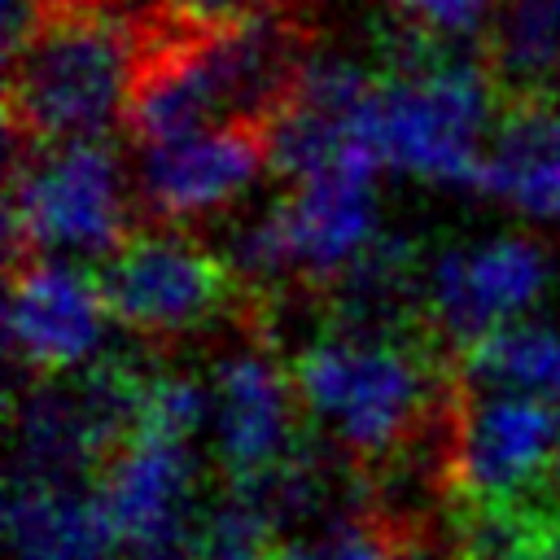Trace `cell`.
<instances>
[{"label": "cell", "instance_id": "cell-1", "mask_svg": "<svg viewBox=\"0 0 560 560\" xmlns=\"http://www.w3.org/2000/svg\"><path fill=\"white\" fill-rule=\"evenodd\" d=\"M315 52V26L298 4L245 26L188 31L166 22L149 0L144 52L122 131L136 149L223 127L276 131Z\"/></svg>", "mask_w": 560, "mask_h": 560}, {"label": "cell", "instance_id": "cell-17", "mask_svg": "<svg viewBox=\"0 0 560 560\" xmlns=\"http://www.w3.org/2000/svg\"><path fill=\"white\" fill-rule=\"evenodd\" d=\"M398 22L442 48H464L472 44L477 52V39L494 13L499 0H389Z\"/></svg>", "mask_w": 560, "mask_h": 560}, {"label": "cell", "instance_id": "cell-19", "mask_svg": "<svg viewBox=\"0 0 560 560\" xmlns=\"http://www.w3.org/2000/svg\"><path fill=\"white\" fill-rule=\"evenodd\" d=\"M381 516H385V529H389L394 560H464L446 512H429V508H420V512H385L381 508Z\"/></svg>", "mask_w": 560, "mask_h": 560}, {"label": "cell", "instance_id": "cell-20", "mask_svg": "<svg viewBox=\"0 0 560 560\" xmlns=\"http://www.w3.org/2000/svg\"><path fill=\"white\" fill-rule=\"evenodd\" d=\"M298 0H153V9L188 31H223V26H245L267 13L293 9Z\"/></svg>", "mask_w": 560, "mask_h": 560}, {"label": "cell", "instance_id": "cell-15", "mask_svg": "<svg viewBox=\"0 0 560 560\" xmlns=\"http://www.w3.org/2000/svg\"><path fill=\"white\" fill-rule=\"evenodd\" d=\"M459 381L486 394H516L547 407H560V328L538 319H516L481 341H472L459 359Z\"/></svg>", "mask_w": 560, "mask_h": 560}, {"label": "cell", "instance_id": "cell-14", "mask_svg": "<svg viewBox=\"0 0 560 560\" xmlns=\"http://www.w3.org/2000/svg\"><path fill=\"white\" fill-rule=\"evenodd\" d=\"M477 192L503 201L525 219L560 223V114L499 109Z\"/></svg>", "mask_w": 560, "mask_h": 560}, {"label": "cell", "instance_id": "cell-4", "mask_svg": "<svg viewBox=\"0 0 560 560\" xmlns=\"http://www.w3.org/2000/svg\"><path fill=\"white\" fill-rule=\"evenodd\" d=\"M105 311L118 328L153 350L206 337L219 324L236 332H267V311L228 267V258L201 245L188 228H140L109 258L92 267Z\"/></svg>", "mask_w": 560, "mask_h": 560}, {"label": "cell", "instance_id": "cell-18", "mask_svg": "<svg viewBox=\"0 0 560 560\" xmlns=\"http://www.w3.org/2000/svg\"><path fill=\"white\" fill-rule=\"evenodd\" d=\"M302 551H306V560H394L385 516L368 499L346 508L328 525H319V534L311 542H302Z\"/></svg>", "mask_w": 560, "mask_h": 560}, {"label": "cell", "instance_id": "cell-6", "mask_svg": "<svg viewBox=\"0 0 560 560\" xmlns=\"http://www.w3.org/2000/svg\"><path fill=\"white\" fill-rule=\"evenodd\" d=\"M262 332H241L210 372L214 468L223 490L254 494L315 455L289 363Z\"/></svg>", "mask_w": 560, "mask_h": 560}, {"label": "cell", "instance_id": "cell-16", "mask_svg": "<svg viewBox=\"0 0 560 560\" xmlns=\"http://www.w3.org/2000/svg\"><path fill=\"white\" fill-rule=\"evenodd\" d=\"M464 560H560V499L529 503H446Z\"/></svg>", "mask_w": 560, "mask_h": 560}, {"label": "cell", "instance_id": "cell-9", "mask_svg": "<svg viewBox=\"0 0 560 560\" xmlns=\"http://www.w3.org/2000/svg\"><path fill=\"white\" fill-rule=\"evenodd\" d=\"M551 280L542 236L503 232L490 241L442 249L424 267V311L438 341L459 359L472 341L525 319Z\"/></svg>", "mask_w": 560, "mask_h": 560}, {"label": "cell", "instance_id": "cell-8", "mask_svg": "<svg viewBox=\"0 0 560 560\" xmlns=\"http://www.w3.org/2000/svg\"><path fill=\"white\" fill-rule=\"evenodd\" d=\"M376 149H350L298 179L280 184L271 201L302 302L319 315L328 284L376 241Z\"/></svg>", "mask_w": 560, "mask_h": 560}, {"label": "cell", "instance_id": "cell-3", "mask_svg": "<svg viewBox=\"0 0 560 560\" xmlns=\"http://www.w3.org/2000/svg\"><path fill=\"white\" fill-rule=\"evenodd\" d=\"M499 101L477 52L442 48L398 22L381 44L376 92L368 105V140L389 171L429 184H481Z\"/></svg>", "mask_w": 560, "mask_h": 560}, {"label": "cell", "instance_id": "cell-5", "mask_svg": "<svg viewBox=\"0 0 560 560\" xmlns=\"http://www.w3.org/2000/svg\"><path fill=\"white\" fill-rule=\"evenodd\" d=\"M144 228L136 171L109 140L26 149L9 144L4 241L13 258H88L96 267Z\"/></svg>", "mask_w": 560, "mask_h": 560}, {"label": "cell", "instance_id": "cell-13", "mask_svg": "<svg viewBox=\"0 0 560 560\" xmlns=\"http://www.w3.org/2000/svg\"><path fill=\"white\" fill-rule=\"evenodd\" d=\"M4 529L18 560H122L118 529L96 486L9 481Z\"/></svg>", "mask_w": 560, "mask_h": 560}, {"label": "cell", "instance_id": "cell-7", "mask_svg": "<svg viewBox=\"0 0 560 560\" xmlns=\"http://www.w3.org/2000/svg\"><path fill=\"white\" fill-rule=\"evenodd\" d=\"M556 468H560V407L516 394L468 389L459 381L446 503L560 499Z\"/></svg>", "mask_w": 560, "mask_h": 560}, {"label": "cell", "instance_id": "cell-11", "mask_svg": "<svg viewBox=\"0 0 560 560\" xmlns=\"http://www.w3.org/2000/svg\"><path fill=\"white\" fill-rule=\"evenodd\" d=\"M276 131L223 127L184 136L171 144H149L136 158V197L144 228H188L197 219L232 210L249 184L271 171Z\"/></svg>", "mask_w": 560, "mask_h": 560}, {"label": "cell", "instance_id": "cell-2", "mask_svg": "<svg viewBox=\"0 0 560 560\" xmlns=\"http://www.w3.org/2000/svg\"><path fill=\"white\" fill-rule=\"evenodd\" d=\"M144 52L136 0H39L31 26L4 44L9 144H96L127 127Z\"/></svg>", "mask_w": 560, "mask_h": 560}, {"label": "cell", "instance_id": "cell-10", "mask_svg": "<svg viewBox=\"0 0 560 560\" xmlns=\"http://www.w3.org/2000/svg\"><path fill=\"white\" fill-rule=\"evenodd\" d=\"M109 311L96 289L92 267L61 258H13L9 262V302L4 337L13 363L31 381H66L92 368L101 354Z\"/></svg>", "mask_w": 560, "mask_h": 560}, {"label": "cell", "instance_id": "cell-12", "mask_svg": "<svg viewBox=\"0 0 560 560\" xmlns=\"http://www.w3.org/2000/svg\"><path fill=\"white\" fill-rule=\"evenodd\" d=\"M477 66L499 109L560 114V0H499L477 39Z\"/></svg>", "mask_w": 560, "mask_h": 560}]
</instances>
